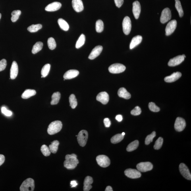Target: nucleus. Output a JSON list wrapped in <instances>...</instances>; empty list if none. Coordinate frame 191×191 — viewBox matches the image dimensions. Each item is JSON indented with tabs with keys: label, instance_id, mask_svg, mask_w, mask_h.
I'll return each instance as SVG.
<instances>
[{
	"label": "nucleus",
	"instance_id": "1",
	"mask_svg": "<svg viewBox=\"0 0 191 191\" xmlns=\"http://www.w3.org/2000/svg\"><path fill=\"white\" fill-rule=\"evenodd\" d=\"M66 160L64 162V167L68 170H73L76 168L79 163L77 156L74 154L66 156Z\"/></svg>",
	"mask_w": 191,
	"mask_h": 191
},
{
	"label": "nucleus",
	"instance_id": "2",
	"mask_svg": "<svg viewBox=\"0 0 191 191\" xmlns=\"http://www.w3.org/2000/svg\"><path fill=\"white\" fill-rule=\"evenodd\" d=\"M62 127V124L61 121H54L50 124L47 128V133L50 135L54 134L59 132Z\"/></svg>",
	"mask_w": 191,
	"mask_h": 191
},
{
	"label": "nucleus",
	"instance_id": "3",
	"mask_svg": "<svg viewBox=\"0 0 191 191\" xmlns=\"http://www.w3.org/2000/svg\"><path fill=\"white\" fill-rule=\"evenodd\" d=\"M35 187L34 180L28 178L22 183L20 187L21 191H33Z\"/></svg>",
	"mask_w": 191,
	"mask_h": 191
},
{
	"label": "nucleus",
	"instance_id": "4",
	"mask_svg": "<svg viewBox=\"0 0 191 191\" xmlns=\"http://www.w3.org/2000/svg\"><path fill=\"white\" fill-rule=\"evenodd\" d=\"M77 136L78 142L80 146L82 147L86 146L88 137V132L86 130L81 131Z\"/></svg>",
	"mask_w": 191,
	"mask_h": 191
},
{
	"label": "nucleus",
	"instance_id": "5",
	"mask_svg": "<svg viewBox=\"0 0 191 191\" xmlns=\"http://www.w3.org/2000/svg\"><path fill=\"white\" fill-rule=\"evenodd\" d=\"M125 70V66L120 63L113 64L110 66L108 68L109 72L113 74L121 73L124 72Z\"/></svg>",
	"mask_w": 191,
	"mask_h": 191
},
{
	"label": "nucleus",
	"instance_id": "6",
	"mask_svg": "<svg viewBox=\"0 0 191 191\" xmlns=\"http://www.w3.org/2000/svg\"><path fill=\"white\" fill-rule=\"evenodd\" d=\"M97 163L101 167H107L110 165L111 161L109 158L105 155H99L96 157Z\"/></svg>",
	"mask_w": 191,
	"mask_h": 191
},
{
	"label": "nucleus",
	"instance_id": "7",
	"mask_svg": "<svg viewBox=\"0 0 191 191\" xmlns=\"http://www.w3.org/2000/svg\"><path fill=\"white\" fill-rule=\"evenodd\" d=\"M122 28L125 34L128 35L130 34L131 29V22L128 16H126L124 18L122 22Z\"/></svg>",
	"mask_w": 191,
	"mask_h": 191
},
{
	"label": "nucleus",
	"instance_id": "8",
	"mask_svg": "<svg viewBox=\"0 0 191 191\" xmlns=\"http://www.w3.org/2000/svg\"><path fill=\"white\" fill-rule=\"evenodd\" d=\"M137 168L140 172H146L152 170L153 165L152 163L149 162H142L137 165Z\"/></svg>",
	"mask_w": 191,
	"mask_h": 191
},
{
	"label": "nucleus",
	"instance_id": "9",
	"mask_svg": "<svg viewBox=\"0 0 191 191\" xmlns=\"http://www.w3.org/2000/svg\"><path fill=\"white\" fill-rule=\"evenodd\" d=\"M186 127V122L183 118L178 117L176 119L174 124V128L178 132L183 131Z\"/></svg>",
	"mask_w": 191,
	"mask_h": 191
},
{
	"label": "nucleus",
	"instance_id": "10",
	"mask_svg": "<svg viewBox=\"0 0 191 191\" xmlns=\"http://www.w3.org/2000/svg\"><path fill=\"white\" fill-rule=\"evenodd\" d=\"M124 173L127 177L132 179H136V178H140L141 176V172L136 169H126Z\"/></svg>",
	"mask_w": 191,
	"mask_h": 191
},
{
	"label": "nucleus",
	"instance_id": "11",
	"mask_svg": "<svg viewBox=\"0 0 191 191\" xmlns=\"http://www.w3.org/2000/svg\"><path fill=\"white\" fill-rule=\"evenodd\" d=\"M171 18V10L169 8H166L162 12L160 17V22L161 23L165 24L169 21Z\"/></svg>",
	"mask_w": 191,
	"mask_h": 191
},
{
	"label": "nucleus",
	"instance_id": "12",
	"mask_svg": "<svg viewBox=\"0 0 191 191\" xmlns=\"http://www.w3.org/2000/svg\"><path fill=\"white\" fill-rule=\"evenodd\" d=\"M177 26V21L175 20L171 21L167 25L165 29L166 36L171 35L175 31Z\"/></svg>",
	"mask_w": 191,
	"mask_h": 191
},
{
	"label": "nucleus",
	"instance_id": "13",
	"mask_svg": "<svg viewBox=\"0 0 191 191\" xmlns=\"http://www.w3.org/2000/svg\"><path fill=\"white\" fill-rule=\"evenodd\" d=\"M179 169L180 173L186 179L191 180V174L188 168L183 163H180L179 166Z\"/></svg>",
	"mask_w": 191,
	"mask_h": 191
},
{
	"label": "nucleus",
	"instance_id": "14",
	"mask_svg": "<svg viewBox=\"0 0 191 191\" xmlns=\"http://www.w3.org/2000/svg\"><path fill=\"white\" fill-rule=\"evenodd\" d=\"M185 58L183 55H179L170 60L168 62V66L170 67H174L179 65L184 61Z\"/></svg>",
	"mask_w": 191,
	"mask_h": 191
},
{
	"label": "nucleus",
	"instance_id": "15",
	"mask_svg": "<svg viewBox=\"0 0 191 191\" xmlns=\"http://www.w3.org/2000/svg\"><path fill=\"white\" fill-rule=\"evenodd\" d=\"M109 99V95L106 92L99 93L96 97L97 100L100 102L103 105L107 104L108 102Z\"/></svg>",
	"mask_w": 191,
	"mask_h": 191
},
{
	"label": "nucleus",
	"instance_id": "16",
	"mask_svg": "<svg viewBox=\"0 0 191 191\" xmlns=\"http://www.w3.org/2000/svg\"><path fill=\"white\" fill-rule=\"evenodd\" d=\"M132 11L135 18L138 19L141 11V6L138 1H135L133 3Z\"/></svg>",
	"mask_w": 191,
	"mask_h": 191
},
{
	"label": "nucleus",
	"instance_id": "17",
	"mask_svg": "<svg viewBox=\"0 0 191 191\" xmlns=\"http://www.w3.org/2000/svg\"><path fill=\"white\" fill-rule=\"evenodd\" d=\"M103 50V47L100 45L97 46L93 49L89 57V59L93 60L100 54Z\"/></svg>",
	"mask_w": 191,
	"mask_h": 191
},
{
	"label": "nucleus",
	"instance_id": "18",
	"mask_svg": "<svg viewBox=\"0 0 191 191\" xmlns=\"http://www.w3.org/2000/svg\"><path fill=\"white\" fill-rule=\"evenodd\" d=\"M72 5L75 11L76 12H80L84 10L83 4L82 0H72Z\"/></svg>",
	"mask_w": 191,
	"mask_h": 191
},
{
	"label": "nucleus",
	"instance_id": "19",
	"mask_svg": "<svg viewBox=\"0 0 191 191\" xmlns=\"http://www.w3.org/2000/svg\"><path fill=\"white\" fill-rule=\"evenodd\" d=\"M61 6V4L59 2H54L47 6L45 8V10L47 11H55L60 9Z\"/></svg>",
	"mask_w": 191,
	"mask_h": 191
},
{
	"label": "nucleus",
	"instance_id": "20",
	"mask_svg": "<svg viewBox=\"0 0 191 191\" xmlns=\"http://www.w3.org/2000/svg\"><path fill=\"white\" fill-rule=\"evenodd\" d=\"M18 67L17 62L14 61L12 62L10 71V79L13 80L17 77L18 73Z\"/></svg>",
	"mask_w": 191,
	"mask_h": 191
},
{
	"label": "nucleus",
	"instance_id": "21",
	"mask_svg": "<svg viewBox=\"0 0 191 191\" xmlns=\"http://www.w3.org/2000/svg\"><path fill=\"white\" fill-rule=\"evenodd\" d=\"M182 74L180 72L174 73L171 75L166 77L164 78L165 82L167 83H172L175 82L181 77Z\"/></svg>",
	"mask_w": 191,
	"mask_h": 191
},
{
	"label": "nucleus",
	"instance_id": "22",
	"mask_svg": "<svg viewBox=\"0 0 191 191\" xmlns=\"http://www.w3.org/2000/svg\"><path fill=\"white\" fill-rule=\"evenodd\" d=\"M79 73L78 70H68L64 74L63 78L65 79H70L77 76Z\"/></svg>",
	"mask_w": 191,
	"mask_h": 191
},
{
	"label": "nucleus",
	"instance_id": "23",
	"mask_svg": "<svg viewBox=\"0 0 191 191\" xmlns=\"http://www.w3.org/2000/svg\"><path fill=\"white\" fill-rule=\"evenodd\" d=\"M93 183V180L92 177L89 176H87V177L85 178L84 180V191H90L91 189L92 188V186H91V184H92Z\"/></svg>",
	"mask_w": 191,
	"mask_h": 191
},
{
	"label": "nucleus",
	"instance_id": "24",
	"mask_svg": "<svg viewBox=\"0 0 191 191\" xmlns=\"http://www.w3.org/2000/svg\"><path fill=\"white\" fill-rule=\"evenodd\" d=\"M142 37L140 35L134 37L130 43V49H132L134 48L142 42Z\"/></svg>",
	"mask_w": 191,
	"mask_h": 191
},
{
	"label": "nucleus",
	"instance_id": "25",
	"mask_svg": "<svg viewBox=\"0 0 191 191\" xmlns=\"http://www.w3.org/2000/svg\"><path fill=\"white\" fill-rule=\"evenodd\" d=\"M119 96L125 99H129L131 97V95L128 92L125 88H121L119 89L118 91Z\"/></svg>",
	"mask_w": 191,
	"mask_h": 191
},
{
	"label": "nucleus",
	"instance_id": "26",
	"mask_svg": "<svg viewBox=\"0 0 191 191\" xmlns=\"http://www.w3.org/2000/svg\"><path fill=\"white\" fill-rule=\"evenodd\" d=\"M36 94V92L35 90L27 89L22 93L21 97L23 99H28L31 97L34 96Z\"/></svg>",
	"mask_w": 191,
	"mask_h": 191
},
{
	"label": "nucleus",
	"instance_id": "27",
	"mask_svg": "<svg viewBox=\"0 0 191 191\" xmlns=\"http://www.w3.org/2000/svg\"><path fill=\"white\" fill-rule=\"evenodd\" d=\"M58 24L60 28L65 31H67L69 29V25L67 22L62 18H60L58 20Z\"/></svg>",
	"mask_w": 191,
	"mask_h": 191
},
{
	"label": "nucleus",
	"instance_id": "28",
	"mask_svg": "<svg viewBox=\"0 0 191 191\" xmlns=\"http://www.w3.org/2000/svg\"><path fill=\"white\" fill-rule=\"evenodd\" d=\"M61 98V94L59 92L54 93L52 96L51 104L52 105L57 104Z\"/></svg>",
	"mask_w": 191,
	"mask_h": 191
},
{
	"label": "nucleus",
	"instance_id": "29",
	"mask_svg": "<svg viewBox=\"0 0 191 191\" xmlns=\"http://www.w3.org/2000/svg\"><path fill=\"white\" fill-rule=\"evenodd\" d=\"M139 142L138 140H135L131 143L127 147L126 150L131 152L136 150L139 146Z\"/></svg>",
	"mask_w": 191,
	"mask_h": 191
},
{
	"label": "nucleus",
	"instance_id": "30",
	"mask_svg": "<svg viewBox=\"0 0 191 191\" xmlns=\"http://www.w3.org/2000/svg\"><path fill=\"white\" fill-rule=\"evenodd\" d=\"M59 144V141L57 140L53 141L51 142V144L49 146V148L51 153L53 154L57 153Z\"/></svg>",
	"mask_w": 191,
	"mask_h": 191
},
{
	"label": "nucleus",
	"instance_id": "31",
	"mask_svg": "<svg viewBox=\"0 0 191 191\" xmlns=\"http://www.w3.org/2000/svg\"><path fill=\"white\" fill-rule=\"evenodd\" d=\"M51 66L50 64H47L43 66L41 70V78H45L49 74Z\"/></svg>",
	"mask_w": 191,
	"mask_h": 191
},
{
	"label": "nucleus",
	"instance_id": "32",
	"mask_svg": "<svg viewBox=\"0 0 191 191\" xmlns=\"http://www.w3.org/2000/svg\"><path fill=\"white\" fill-rule=\"evenodd\" d=\"M43 46V44L42 42L40 41L37 42L33 47L32 53L34 54L38 53L42 49Z\"/></svg>",
	"mask_w": 191,
	"mask_h": 191
},
{
	"label": "nucleus",
	"instance_id": "33",
	"mask_svg": "<svg viewBox=\"0 0 191 191\" xmlns=\"http://www.w3.org/2000/svg\"><path fill=\"white\" fill-rule=\"evenodd\" d=\"M124 136L121 134H116L111 138V142L113 144H117L123 140Z\"/></svg>",
	"mask_w": 191,
	"mask_h": 191
},
{
	"label": "nucleus",
	"instance_id": "34",
	"mask_svg": "<svg viewBox=\"0 0 191 191\" xmlns=\"http://www.w3.org/2000/svg\"><path fill=\"white\" fill-rule=\"evenodd\" d=\"M175 7L179 13L180 17H182L184 15V12L180 0H175Z\"/></svg>",
	"mask_w": 191,
	"mask_h": 191
},
{
	"label": "nucleus",
	"instance_id": "35",
	"mask_svg": "<svg viewBox=\"0 0 191 191\" xmlns=\"http://www.w3.org/2000/svg\"><path fill=\"white\" fill-rule=\"evenodd\" d=\"M86 41V37L84 34H82L79 38L76 44V49L80 48L84 44Z\"/></svg>",
	"mask_w": 191,
	"mask_h": 191
},
{
	"label": "nucleus",
	"instance_id": "36",
	"mask_svg": "<svg viewBox=\"0 0 191 191\" xmlns=\"http://www.w3.org/2000/svg\"><path fill=\"white\" fill-rule=\"evenodd\" d=\"M70 105L72 109H75L78 103L75 96L74 94H72L69 97Z\"/></svg>",
	"mask_w": 191,
	"mask_h": 191
},
{
	"label": "nucleus",
	"instance_id": "37",
	"mask_svg": "<svg viewBox=\"0 0 191 191\" xmlns=\"http://www.w3.org/2000/svg\"><path fill=\"white\" fill-rule=\"evenodd\" d=\"M42 28V26L41 24H32L29 26L28 30L31 33L36 32Z\"/></svg>",
	"mask_w": 191,
	"mask_h": 191
},
{
	"label": "nucleus",
	"instance_id": "38",
	"mask_svg": "<svg viewBox=\"0 0 191 191\" xmlns=\"http://www.w3.org/2000/svg\"><path fill=\"white\" fill-rule=\"evenodd\" d=\"M21 12L20 10H14L11 13V20L12 22H15L19 18Z\"/></svg>",
	"mask_w": 191,
	"mask_h": 191
},
{
	"label": "nucleus",
	"instance_id": "39",
	"mask_svg": "<svg viewBox=\"0 0 191 191\" xmlns=\"http://www.w3.org/2000/svg\"><path fill=\"white\" fill-rule=\"evenodd\" d=\"M96 29L97 32L101 33L102 32L104 29V24L101 20H97L96 24Z\"/></svg>",
	"mask_w": 191,
	"mask_h": 191
},
{
	"label": "nucleus",
	"instance_id": "40",
	"mask_svg": "<svg viewBox=\"0 0 191 191\" xmlns=\"http://www.w3.org/2000/svg\"><path fill=\"white\" fill-rule=\"evenodd\" d=\"M47 45L48 46L49 49L51 50H53L55 49L56 47H57L55 40L52 37H50L48 39Z\"/></svg>",
	"mask_w": 191,
	"mask_h": 191
},
{
	"label": "nucleus",
	"instance_id": "41",
	"mask_svg": "<svg viewBox=\"0 0 191 191\" xmlns=\"http://www.w3.org/2000/svg\"><path fill=\"white\" fill-rule=\"evenodd\" d=\"M41 151L44 155L45 157L49 156L51 154V151L49 147L46 145H43L41 147Z\"/></svg>",
	"mask_w": 191,
	"mask_h": 191
},
{
	"label": "nucleus",
	"instance_id": "42",
	"mask_svg": "<svg viewBox=\"0 0 191 191\" xmlns=\"http://www.w3.org/2000/svg\"><path fill=\"white\" fill-rule=\"evenodd\" d=\"M163 143V139L161 137H160L156 142L154 146L155 149L156 150H159L161 148Z\"/></svg>",
	"mask_w": 191,
	"mask_h": 191
},
{
	"label": "nucleus",
	"instance_id": "43",
	"mask_svg": "<svg viewBox=\"0 0 191 191\" xmlns=\"http://www.w3.org/2000/svg\"><path fill=\"white\" fill-rule=\"evenodd\" d=\"M156 136V132L153 131L151 134L147 136L145 140V144L148 145L153 142V138Z\"/></svg>",
	"mask_w": 191,
	"mask_h": 191
},
{
	"label": "nucleus",
	"instance_id": "44",
	"mask_svg": "<svg viewBox=\"0 0 191 191\" xmlns=\"http://www.w3.org/2000/svg\"><path fill=\"white\" fill-rule=\"evenodd\" d=\"M148 107L149 109L151 111L157 112L160 111V108L155 104V103L152 102L149 103Z\"/></svg>",
	"mask_w": 191,
	"mask_h": 191
},
{
	"label": "nucleus",
	"instance_id": "45",
	"mask_svg": "<svg viewBox=\"0 0 191 191\" xmlns=\"http://www.w3.org/2000/svg\"><path fill=\"white\" fill-rule=\"evenodd\" d=\"M141 108L138 106H136L132 110L131 113L132 115L137 116L140 115L141 113Z\"/></svg>",
	"mask_w": 191,
	"mask_h": 191
},
{
	"label": "nucleus",
	"instance_id": "46",
	"mask_svg": "<svg viewBox=\"0 0 191 191\" xmlns=\"http://www.w3.org/2000/svg\"><path fill=\"white\" fill-rule=\"evenodd\" d=\"M7 65V61L5 59L0 61V72L3 71L5 69Z\"/></svg>",
	"mask_w": 191,
	"mask_h": 191
},
{
	"label": "nucleus",
	"instance_id": "47",
	"mask_svg": "<svg viewBox=\"0 0 191 191\" xmlns=\"http://www.w3.org/2000/svg\"><path fill=\"white\" fill-rule=\"evenodd\" d=\"M2 112L8 117H10L12 115V112L11 111L8 110L5 107H2L1 109Z\"/></svg>",
	"mask_w": 191,
	"mask_h": 191
},
{
	"label": "nucleus",
	"instance_id": "48",
	"mask_svg": "<svg viewBox=\"0 0 191 191\" xmlns=\"http://www.w3.org/2000/svg\"><path fill=\"white\" fill-rule=\"evenodd\" d=\"M104 123L105 127L109 128L111 125V122L108 118H105L104 119Z\"/></svg>",
	"mask_w": 191,
	"mask_h": 191
},
{
	"label": "nucleus",
	"instance_id": "49",
	"mask_svg": "<svg viewBox=\"0 0 191 191\" xmlns=\"http://www.w3.org/2000/svg\"><path fill=\"white\" fill-rule=\"evenodd\" d=\"M115 2L116 6L120 8L123 5L124 0H115Z\"/></svg>",
	"mask_w": 191,
	"mask_h": 191
},
{
	"label": "nucleus",
	"instance_id": "50",
	"mask_svg": "<svg viewBox=\"0 0 191 191\" xmlns=\"http://www.w3.org/2000/svg\"><path fill=\"white\" fill-rule=\"evenodd\" d=\"M5 156L0 154V166H1L5 162Z\"/></svg>",
	"mask_w": 191,
	"mask_h": 191
},
{
	"label": "nucleus",
	"instance_id": "51",
	"mask_svg": "<svg viewBox=\"0 0 191 191\" xmlns=\"http://www.w3.org/2000/svg\"><path fill=\"white\" fill-rule=\"evenodd\" d=\"M77 183L75 181V180H73L70 182V186H71V187H75L77 186Z\"/></svg>",
	"mask_w": 191,
	"mask_h": 191
},
{
	"label": "nucleus",
	"instance_id": "52",
	"mask_svg": "<svg viewBox=\"0 0 191 191\" xmlns=\"http://www.w3.org/2000/svg\"><path fill=\"white\" fill-rule=\"evenodd\" d=\"M122 117L121 115H118L116 116L115 119L117 120L118 121L121 122L122 120Z\"/></svg>",
	"mask_w": 191,
	"mask_h": 191
},
{
	"label": "nucleus",
	"instance_id": "53",
	"mask_svg": "<svg viewBox=\"0 0 191 191\" xmlns=\"http://www.w3.org/2000/svg\"><path fill=\"white\" fill-rule=\"evenodd\" d=\"M105 191H113V190L111 186H108L106 188Z\"/></svg>",
	"mask_w": 191,
	"mask_h": 191
},
{
	"label": "nucleus",
	"instance_id": "54",
	"mask_svg": "<svg viewBox=\"0 0 191 191\" xmlns=\"http://www.w3.org/2000/svg\"><path fill=\"white\" fill-rule=\"evenodd\" d=\"M121 134L122 135L124 136L125 135V133L124 132H122Z\"/></svg>",
	"mask_w": 191,
	"mask_h": 191
},
{
	"label": "nucleus",
	"instance_id": "55",
	"mask_svg": "<svg viewBox=\"0 0 191 191\" xmlns=\"http://www.w3.org/2000/svg\"><path fill=\"white\" fill-rule=\"evenodd\" d=\"M183 55V57L184 58H186V57L185 55L183 54V55Z\"/></svg>",
	"mask_w": 191,
	"mask_h": 191
},
{
	"label": "nucleus",
	"instance_id": "56",
	"mask_svg": "<svg viewBox=\"0 0 191 191\" xmlns=\"http://www.w3.org/2000/svg\"><path fill=\"white\" fill-rule=\"evenodd\" d=\"M1 17H2V15L1 13H0V19H1Z\"/></svg>",
	"mask_w": 191,
	"mask_h": 191
}]
</instances>
